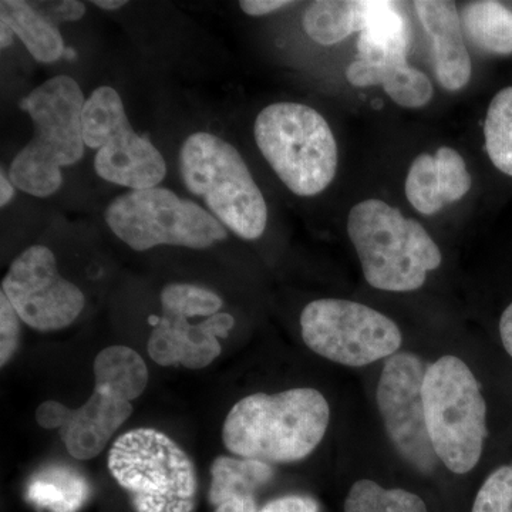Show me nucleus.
<instances>
[{"mask_svg":"<svg viewBox=\"0 0 512 512\" xmlns=\"http://www.w3.org/2000/svg\"><path fill=\"white\" fill-rule=\"evenodd\" d=\"M87 97L69 74H57L30 90L19 109L32 120L33 134L10 161L8 174L19 191L49 198L63 187V168L83 160V107Z\"/></svg>","mask_w":512,"mask_h":512,"instance_id":"nucleus-1","label":"nucleus"},{"mask_svg":"<svg viewBox=\"0 0 512 512\" xmlns=\"http://www.w3.org/2000/svg\"><path fill=\"white\" fill-rule=\"evenodd\" d=\"M329 417V404L315 389L255 393L229 410L222 440L235 456L262 463H293L319 446Z\"/></svg>","mask_w":512,"mask_h":512,"instance_id":"nucleus-2","label":"nucleus"},{"mask_svg":"<svg viewBox=\"0 0 512 512\" xmlns=\"http://www.w3.org/2000/svg\"><path fill=\"white\" fill-rule=\"evenodd\" d=\"M177 163L185 190L229 232L245 241L265 234L268 204L234 144L212 131H194L184 138Z\"/></svg>","mask_w":512,"mask_h":512,"instance_id":"nucleus-3","label":"nucleus"},{"mask_svg":"<svg viewBox=\"0 0 512 512\" xmlns=\"http://www.w3.org/2000/svg\"><path fill=\"white\" fill-rule=\"evenodd\" d=\"M348 234L367 284L380 291H417L443 261L423 225L382 200L355 205L349 212Z\"/></svg>","mask_w":512,"mask_h":512,"instance_id":"nucleus-4","label":"nucleus"},{"mask_svg":"<svg viewBox=\"0 0 512 512\" xmlns=\"http://www.w3.org/2000/svg\"><path fill=\"white\" fill-rule=\"evenodd\" d=\"M256 147L285 187L298 197H315L335 180L338 143L318 110L279 101L259 111Z\"/></svg>","mask_w":512,"mask_h":512,"instance_id":"nucleus-5","label":"nucleus"},{"mask_svg":"<svg viewBox=\"0 0 512 512\" xmlns=\"http://www.w3.org/2000/svg\"><path fill=\"white\" fill-rule=\"evenodd\" d=\"M423 400L427 431L441 463L456 474L473 470L487 437V404L470 367L456 356L431 363Z\"/></svg>","mask_w":512,"mask_h":512,"instance_id":"nucleus-6","label":"nucleus"},{"mask_svg":"<svg viewBox=\"0 0 512 512\" xmlns=\"http://www.w3.org/2000/svg\"><path fill=\"white\" fill-rule=\"evenodd\" d=\"M104 222L137 252L157 247L202 251L227 241L229 232L200 202L161 185L117 195L104 210Z\"/></svg>","mask_w":512,"mask_h":512,"instance_id":"nucleus-7","label":"nucleus"},{"mask_svg":"<svg viewBox=\"0 0 512 512\" xmlns=\"http://www.w3.org/2000/svg\"><path fill=\"white\" fill-rule=\"evenodd\" d=\"M109 470L136 512H192L197 471L190 456L156 429L127 431L109 451Z\"/></svg>","mask_w":512,"mask_h":512,"instance_id":"nucleus-8","label":"nucleus"},{"mask_svg":"<svg viewBox=\"0 0 512 512\" xmlns=\"http://www.w3.org/2000/svg\"><path fill=\"white\" fill-rule=\"evenodd\" d=\"M83 138L93 158L94 173L127 191L160 187L167 161L156 144L134 130L123 97L114 87L100 86L83 107Z\"/></svg>","mask_w":512,"mask_h":512,"instance_id":"nucleus-9","label":"nucleus"},{"mask_svg":"<svg viewBox=\"0 0 512 512\" xmlns=\"http://www.w3.org/2000/svg\"><path fill=\"white\" fill-rule=\"evenodd\" d=\"M303 342L330 362L362 367L396 355L402 332L383 313L353 301L318 299L301 315Z\"/></svg>","mask_w":512,"mask_h":512,"instance_id":"nucleus-10","label":"nucleus"},{"mask_svg":"<svg viewBox=\"0 0 512 512\" xmlns=\"http://www.w3.org/2000/svg\"><path fill=\"white\" fill-rule=\"evenodd\" d=\"M2 293L22 322L39 332L69 328L86 308L82 288L63 276L55 251L45 244L30 245L13 259Z\"/></svg>","mask_w":512,"mask_h":512,"instance_id":"nucleus-11","label":"nucleus"},{"mask_svg":"<svg viewBox=\"0 0 512 512\" xmlns=\"http://www.w3.org/2000/svg\"><path fill=\"white\" fill-rule=\"evenodd\" d=\"M426 370L421 357L414 353L389 357L377 384V407L400 456L417 470L431 473L440 460L427 431L423 400Z\"/></svg>","mask_w":512,"mask_h":512,"instance_id":"nucleus-12","label":"nucleus"},{"mask_svg":"<svg viewBox=\"0 0 512 512\" xmlns=\"http://www.w3.org/2000/svg\"><path fill=\"white\" fill-rule=\"evenodd\" d=\"M423 28L433 40L434 69L441 86L450 92L470 82V55L463 40V25L456 3L446 0H419L414 3Z\"/></svg>","mask_w":512,"mask_h":512,"instance_id":"nucleus-13","label":"nucleus"},{"mask_svg":"<svg viewBox=\"0 0 512 512\" xmlns=\"http://www.w3.org/2000/svg\"><path fill=\"white\" fill-rule=\"evenodd\" d=\"M131 413L130 402L94 386L90 399L79 409L72 410L66 426L60 430L64 446L77 460H92L107 447Z\"/></svg>","mask_w":512,"mask_h":512,"instance_id":"nucleus-14","label":"nucleus"},{"mask_svg":"<svg viewBox=\"0 0 512 512\" xmlns=\"http://www.w3.org/2000/svg\"><path fill=\"white\" fill-rule=\"evenodd\" d=\"M412 42V26L400 3L363 0V28L357 40L359 60L380 63L407 57Z\"/></svg>","mask_w":512,"mask_h":512,"instance_id":"nucleus-15","label":"nucleus"},{"mask_svg":"<svg viewBox=\"0 0 512 512\" xmlns=\"http://www.w3.org/2000/svg\"><path fill=\"white\" fill-rule=\"evenodd\" d=\"M346 79L355 87H384L390 99L406 109H420L433 97L429 77L407 63V57L366 63L356 60L346 69Z\"/></svg>","mask_w":512,"mask_h":512,"instance_id":"nucleus-16","label":"nucleus"},{"mask_svg":"<svg viewBox=\"0 0 512 512\" xmlns=\"http://www.w3.org/2000/svg\"><path fill=\"white\" fill-rule=\"evenodd\" d=\"M0 19L9 23L37 63L52 64L67 56L62 32L46 13L40 12L32 3L2 0Z\"/></svg>","mask_w":512,"mask_h":512,"instance_id":"nucleus-17","label":"nucleus"},{"mask_svg":"<svg viewBox=\"0 0 512 512\" xmlns=\"http://www.w3.org/2000/svg\"><path fill=\"white\" fill-rule=\"evenodd\" d=\"M274 477L268 463L221 456L211 466L210 503L218 507L231 500L255 498L256 491Z\"/></svg>","mask_w":512,"mask_h":512,"instance_id":"nucleus-18","label":"nucleus"},{"mask_svg":"<svg viewBox=\"0 0 512 512\" xmlns=\"http://www.w3.org/2000/svg\"><path fill=\"white\" fill-rule=\"evenodd\" d=\"M94 386L133 402L146 390L148 369L143 357L127 346H110L94 360Z\"/></svg>","mask_w":512,"mask_h":512,"instance_id":"nucleus-19","label":"nucleus"},{"mask_svg":"<svg viewBox=\"0 0 512 512\" xmlns=\"http://www.w3.org/2000/svg\"><path fill=\"white\" fill-rule=\"evenodd\" d=\"M461 25L470 42L490 55H512V10L493 0L471 2L463 9Z\"/></svg>","mask_w":512,"mask_h":512,"instance_id":"nucleus-20","label":"nucleus"},{"mask_svg":"<svg viewBox=\"0 0 512 512\" xmlns=\"http://www.w3.org/2000/svg\"><path fill=\"white\" fill-rule=\"evenodd\" d=\"M303 30L313 42L332 46L363 28V0H319L313 2L302 19Z\"/></svg>","mask_w":512,"mask_h":512,"instance_id":"nucleus-21","label":"nucleus"},{"mask_svg":"<svg viewBox=\"0 0 512 512\" xmlns=\"http://www.w3.org/2000/svg\"><path fill=\"white\" fill-rule=\"evenodd\" d=\"M161 319L167 320L180 330L183 338L181 365L192 370L204 369L221 355V343L218 338H227L229 330L235 326V319L227 312L217 313L200 323H191L190 319L170 318L165 315L161 316Z\"/></svg>","mask_w":512,"mask_h":512,"instance_id":"nucleus-22","label":"nucleus"},{"mask_svg":"<svg viewBox=\"0 0 512 512\" xmlns=\"http://www.w3.org/2000/svg\"><path fill=\"white\" fill-rule=\"evenodd\" d=\"M26 497L50 512H77L89 497V485L76 471L52 467L32 478Z\"/></svg>","mask_w":512,"mask_h":512,"instance_id":"nucleus-23","label":"nucleus"},{"mask_svg":"<svg viewBox=\"0 0 512 512\" xmlns=\"http://www.w3.org/2000/svg\"><path fill=\"white\" fill-rule=\"evenodd\" d=\"M488 157L501 173L512 177V86L495 94L484 126Z\"/></svg>","mask_w":512,"mask_h":512,"instance_id":"nucleus-24","label":"nucleus"},{"mask_svg":"<svg viewBox=\"0 0 512 512\" xmlns=\"http://www.w3.org/2000/svg\"><path fill=\"white\" fill-rule=\"evenodd\" d=\"M345 512H427L419 495L400 488L387 490L370 480H360L350 488Z\"/></svg>","mask_w":512,"mask_h":512,"instance_id":"nucleus-25","label":"nucleus"},{"mask_svg":"<svg viewBox=\"0 0 512 512\" xmlns=\"http://www.w3.org/2000/svg\"><path fill=\"white\" fill-rule=\"evenodd\" d=\"M163 315L170 318H211L222 312L224 299L217 292L191 282H171L160 295Z\"/></svg>","mask_w":512,"mask_h":512,"instance_id":"nucleus-26","label":"nucleus"},{"mask_svg":"<svg viewBox=\"0 0 512 512\" xmlns=\"http://www.w3.org/2000/svg\"><path fill=\"white\" fill-rule=\"evenodd\" d=\"M404 191H406L407 200L420 214L434 215L443 210L446 201L441 190L434 156L420 154L413 161L407 174Z\"/></svg>","mask_w":512,"mask_h":512,"instance_id":"nucleus-27","label":"nucleus"},{"mask_svg":"<svg viewBox=\"0 0 512 512\" xmlns=\"http://www.w3.org/2000/svg\"><path fill=\"white\" fill-rule=\"evenodd\" d=\"M437 174L443 190V197L446 204L460 201L470 191L471 175L467 171L466 161L458 151L451 147H441L437 150L436 156Z\"/></svg>","mask_w":512,"mask_h":512,"instance_id":"nucleus-28","label":"nucleus"},{"mask_svg":"<svg viewBox=\"0 0 512 512\" xmlns=\"http://www.w3.org/2000/svg\"><path fill=\"white\" fill-rule=\"evenodd\" d=\"M473 512H512V464L497 468L484 481Z\"/></svg>","mask_w":512,"mask_h":512,"instance_id":"nucleus-29","label":"nucleus"},{"mask_svg":"<svg viewBox=\"0 0 512 512\" xmlns=\"http://www.w3.org/2000/svg\"><path fill=\"white\" fill-rule=\"evenodd\" d=\"M148 355L160 366H173L181 363L183 338L180 330L167 320L157 319L156 328L151 332L147 345Z\"/></svg>","mask_w":512,"mask_h":512,"instance_id":"nucleus-30","label":"nucleus"},{"mask_svg":"<svg viewBox=\"0 0 512 512\" xmlns=\"http://www.w3.org/2000/svg\"><path fill=\"white\" fill-rule=\"evenodd\" d=\"M20 322L18 312L0 292V366L10 362L19 346Z\"/></svg>","mask_w":512,"mask_h":512,"instance_id":"nucleus-31","label":"nucleus"},{"mask_svg":"<svg viewBox=\"0 0 512 512\" xmlns=\"http://www.w3.org/2000/svg\"><path fill=\"white\" fill-rule=\"evenodd\" d=\"M70 414H72V409L62 403L55 402V400H49V402L42 403L37 407L36 421L42 429L62 430L69 421Z\"/></svg>","mask_w":512,"mask_h":512,"instance_id":"nucleus-32","label":"nucleus"},{"mask_svg":"<svg viewBox=\"0 0 512 512\" xmlns=\"http://www.w3.org/2000/svg\"><path fill=\"white\" fill-rule=\"evenodd\" d=\"M258 512H319L318 503L303 495H286L269 501Z\"/></svg>","mask_w":512,"mask_h":512,"instance_id":"nucleus-33","label":"nucleus"},{"mask_svg":"<svg viewBox=\"0 0 512 512\" xmlns=\"http://www.w3.org/2000/svg\"><path fill=\"white\" fill-rule=\"evenodd\" d=\"M295 5L298 3L291 2V0H242L239 2V8L251 18H261V16L292 8Z\"/></svg>","mask_w":512,"mask_h":512,"instance_id":"nucleus-34","label":"nucleus"},{"mask_svg":"<svg viewBox=\"0 0 512 512\" xmlns=\"http://www.w3.org/2000/svg\"><path fill=\"white\" fill-rule=\"evenodd\" d=\"M86 15V5L83 2H76V0H64V2L56 3L52 6V12L49 16L53 22H74L80 20Z\"/></svg>","mask_w":512,"mask_h":512,"instance_id":"nucleus-35","label":"nucleus"},{"mask_svg":"<svg viewBox=\"0 0 512 512\" xmlns=\"http://www.w3.org/2000/svg\"><path fill=\"white\" fill-rule=\"evenodd\" d=\"M16 191H18V188L10 180L8 171L5 170V167L0 168V207H2V210L9 207L12 201L15 200Z\"/></svg>","mask_w":512,"mask_h":512,"instance_id":"nucleus-36","label":"nucleus"},{"mask_svg":"<svg viewBox=\"0 0 512 512\" xmlns=\"http://www.w3.org/2000/svg\"><path fill=\"white\" fill-rule=\"evenodd\" d=\"M500 335L505 350L512 357V303L505 309L500 320Z\"/></svg>","mask_w":512,"mask_h":512,"instance_id":"nucleus-37","label":"nucleus"},{"mask_svg":"<svg viewBox=\"0 0 512 512\" xmlns=\"http://www.w3.org/2000/svg\"><path fill=\"white\" fill-rule=\"evenodd\" d=\"M215 512H258L255 498H244V500H231L222 503L215 508Z\"/></svg>","mask_w":512,"mask_h":512,"instance_id":"nucleus-38","label":"nucleus"},{"mask_svg":"<svg viewBox=\"0 0 512 512\" xmlns=\"http://www.w3.org/2000/svg\"><path fill=\"white\" fill-rule=\"evenodd\" d=\"M15 32L10 28L9 23L0 19V47L2 50L9 49L15 43Z\"/></svg>","mask_w":512,"mask_h":512,"instance_id":"nucleus-39","label":"nucleus"},{"mask_svg":"<svg viewBox=\"0 0 512 512\" xmlns=\"http://www.w3.org/2000/svg\"><path fill=\"white\" fill-rule=\"evenodd\" d=\"M92 5L101 10H107V12H114V10L123 9L128 2L126 0H93Z\"/></svg>","mask_w":512,"mask_h":512,"instance_id":"nucleus-40","label":"nucleus"}]
</instances>
